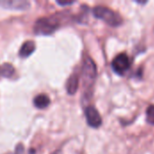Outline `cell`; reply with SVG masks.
<instances>
[{"label":"cell","instance_id":"6da1fadb","mask_svg":"<svg viewBox=\"0 0 154 154\" xmlns=\"http://www.w3.org/2000/svg\"><path fill=\"white\" fill-rule=\"evenodd\" d=\"M60 26V21L56 15L42 17L35 22L34 32L40 35H49L53 33Z\"/></svg>","mask_w":154,"mask_h":154},{"label":"cell","instance_id":"7a4b0ae2","mask_svg":"<svg viewBox=\"0 0 154 154\" xmlns=\"http://www.w3.org/2000/svg\"><path fill=\"white\" fill-rule=\"evenodd\" d=\"M93 14L97 18L103 20L105 23L114 27L119 26L123 22L122 17L117 13L106 6H96L93 9Z\"/></svg>","mask_w":154,"mask_h":154},{"label":"cell","instance_id":"3957f363","mask_svg":"<svg viewBox=\"0 0 154 154\" xmlns=\"http://www.w3.org/2000/svg\"><path fill=\"white\" fill-rule=\"evenodd\" d=\"M82 78L84 85L91 86L97 78V66L91 58H86L82 67Z\"/></svg>","mask_w":154,"mask_h":154},{"label":"cell","instance_id":"277c9868","mask_svg":"<svg viewBox=\"0 0 154 154\" xmlns=\"http://www.w3.org/2000/svg\"><path fill=\"white\" fill-rule=\"evenodd\" d=\"M131 62L129 57L125 53H120L112 61V68L115 72L123 75L130 68Z\"/></svg>","mask_w":154,"mask_h":154},{"label":"cell","instance_id":"5b68a950","mask_svg":"<svg viewBox=\"0 0 154 154\" xmlns=\"http://www.w3.org/2000/svg\"><path fill=\"white\" fill-rule=\"evenodd\" d=\"M86 119L89 126L93 128H98L102 125V118L98 111L92 106H89L85 110Z\"/></svg>","mask_w":154,"mask_h":154},{"label":"cell","instance_id":"8992f818","mask_svg":"<svg viewBox=\"0 0 154 154\" xmlns=\"http://www.w3.org/2000/svg\"><path fill=\"white\" fill-rule=\"evenodd\" d=\"M0 5L8 10L22 11L30 8V2L25 0H0Z\"/></svg>","mask_w":154,"mask_h":154},{"label":"cell","instance_id":"52a82bcc","mask_svg":"<svg viewBox=\"0 0 154 154\" xmlns=\"http://www.w3.org/2000/svg\"><path fill=\"white\" fill-rule=\"evenodd\" d=\"M34 50H35V43H34V42H32V41H27L20 48L19 56L21 58H27L31 54L33 53Z\"/></svg>","mask_w":154,"mask_h":154},{"label":"cell","instance_id":"ba28073f","mask_svg":"<svg viewBox=\"0 0 154 154\" xmlns=\"http://www.w3.org/2000/svg\"><path fill=\"white\" fill-rule=\"evenodd\" d=\"M79 76L77 74H72L68 81H67V84H66V88H67V91L69 95H74L78 88H79Z\"/></svg>","mask_w":154,"mask_h":154},{"label":"cell","instance_id":"9c48e42d","mask_svg":"<svg viewBox=\"0 0 154 154\" xmlns=\"http://www.w3.org/2000/svg\"><path fill=\"white\" fill-rule=\"evenodd\" d=\"M50 103H51V100H50L49 97L46 95H43V94L35 97L33 99V105L39 109L46 108L50 105Z\"/></svg>","mask_w":154,"mask_h":154},{"label":"cell","instance_id":"30bf717a","mask_svg":"<svg viewBox=\"0 0 154 154\" xmlns=\"http://www.w3.org/2000/svg\"><path fill=\"white\" fill-rule=\"evenodd\" d=\"M14 74V68L9 64L5 63L0 66V76L4 78H11Z\"/></svg>","mask_w":154,"mask_h":154},{"label":"cell","instance_id":"8fae6325","mask_svg":"<svg viewBox=\"0 0 154 154\" xmlns=\"http://www.w3.org/2000/svg\"><path fill=\"white\" fill-rule=\"evenodd\" d=\"M146 120L150 125H154V105H151L146 110Z\"/></svg>","mask_w":154,"mask_h":154},{"label":"cell","instance_id":"7c38bea8","mask_svg":"<svg viewBox=\"0 0 154 154\" xmlns=\"http://www.w3.org/2000/svg\"><path fill=\"white\" fill-rule=\"evenodd\" d=\"M74 2H61V1H57V4H59V5H71V4H73Z\"/></svg>","mask_w":154,"mask_h":154},{"label":"cell","instance_id":"4fadbf2b","mask_svg":"<svg viewBox=\"0 0 154 154\" xmlns=\"http://www.w3.org/2000/svg\"><path fill=\"white\" fill-rule=\"evenodd\" d=\"M7 154H15V153H7Z\"/></svg>","mask_w":154,"mask_h":154}]
</instances>
